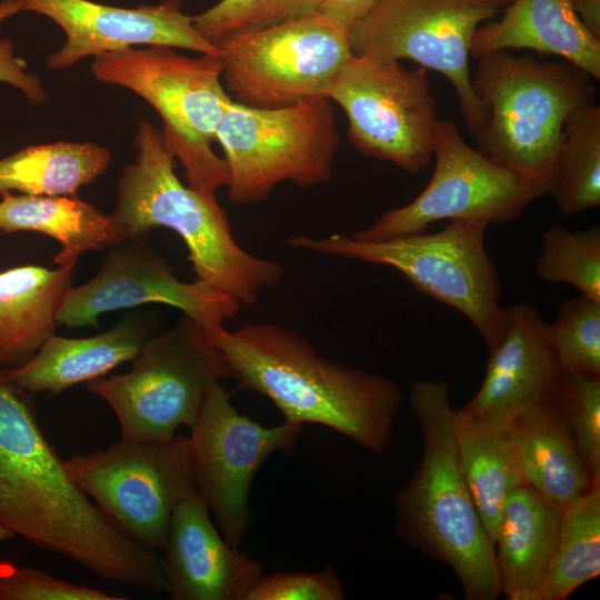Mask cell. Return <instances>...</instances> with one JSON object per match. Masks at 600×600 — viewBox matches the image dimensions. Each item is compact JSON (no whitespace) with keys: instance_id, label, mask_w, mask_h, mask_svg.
<instances>
[{"instance_id":"cell-1","label":"cell","mask_w":600,"mask_h":600,"mask_svg":"<svg viewBox=\"0 0 600 600\" xmlns=\"http://www.w3.org/2000/svg\"><path fill=\"white\" fill-rule=\"evenodd\" d=\"M0 523L101 578L167 592L157 551L127 537L78 488L47 440L30 394L1 369Z\"/></svg>"},{"instance_id":"cell-2","label":"cell","mask_w":600,"mask_h":600,"mask_svg":"<svg viewBox=\"0 0 600 600\" xmlns=\"http://www.w3.org/2000/svg\"><path fill=\"white\" fill-rule=\"evenodd\" d=\"M211 336L229 379L269 399L286 420L330 428L376 454L389 446L406 398L394 381L321 357L306 337L276 323Z\"/></svg>"},{"instance_id":"cell-3","label":"cell","mask_w":600,"mask_h":600,"mask_svg":"<svg viewBox=\"0 0 600 600\" xmlns=\"http://www.w3.org/2000/svg\"><path fill=\"white\" fill-rule=\"evenodd\" d=\"M134 146L136 160L120 176L110 216L117 242L160 227L173 230L188 249L196 280L241 306L256 303L264 289L282 280L284 271L279 262L254 256L236 241L216 197L179 180L162 130L141 119Z\"/></svg>"},{"instance_id":"cell-4","label":"cell","mask_w":600,"mask_h":600,"mask_svg":"<svg viewBox=\"0 0 600 600\" xmlns=\"http://www.w3.org/2000/svg\"><path fill=\"white\" fill-rule=\"evenodd\" d=\"M409 403L423 432V450L413 477L393 497L396 534L446 563L467 600H496L501 587L494 546L459 466L449 386L443 380H416Z\"/></svg>"},{"instance_id":"cell-5","label":"cell","mask_w":600,"mask_h":600,"mask_svg":"<svg viewBox=\"0 0 600 600\" xmlns=\"http://www.w3.org/2000/svg\"><path fill=\"white\" fill-rule=\"evenodd\" d=\"M472 87L483 108L477 149L547 186L564 127L594 103L592 78L568 61L496 51L478 57Z\"/></svg>"},{"instance_id":"cell-6","label":"cell","mask_w":600,"mask_h":600,"mask_svg":"<svg viewBox=\"0 0 600 600\" xmlns=\"http://www.w3.org/2000/svg\"><path fill=\"white\" fill-rule=\"evenodd\" d=\"M172 47L128 48L94 57L91 72L107 84L127 88L159 113L163 140L186 171L188 186L216 197L228 183L223 158L212 146L232 101L222 86L220 57H187Z\"/></svg>"},{"instance_id":"cell-7","label":"cell","mask_w":600,"mask_h":600,"mask_svg":"<svg viewBox=\"0 0 600 600\" xmlns=\"http://www.w3.org/2000/svg\"><path fill=\"white\" fill-rule=\"evenodd\" d=\"M488 223L453 220L440 231L414 233L378 241L350 234L297 236L296 249L396 269L420 292L458 310L477 329L488 348L503 331L501 283L484 247Z\"/></svg>"},{"instance_id":"cell-8","label":"cell","mask_w":600,"mask_h":600,"mask_svg":"<svg viewBox=\"0 0 600 600\" xmlns=\"http://www.w3.org/2000/svg\"><path fill=\"white\" fill-rule=\"evenodd\" d=\"M131 362L126 373L87 382L113 410L126 439H169L190 428L212 388L229 379L211 333L186 314L148 338Z\"/></svg>"},{"instance_id":"cell-9","label":"cell","mask_w":600,"mask_h":600,"mask_svg":"<svg viewBox=\"0 0 600 600\" xmlns=\"http://www.w3.org/2000/svg\"><path fill=\"white\" fill-rule=\"evenodd\" d=\"M233 204L258 203L286 181L311 187L329 181L340 137L330 99L280 108L232 100L217 130Z\"/></svg>"},{"instance_id":"cell-10","label":"cell","mask_w":600,"mask_h":600,"mask_svg":"<svg viewBox=\"0 0 600 600\" xmlns=\"http://www.w3.org/2000/svg\"><path fill=\"white\" fill-rule=\"evenodd\" d=\"M214 44L234 101L256 108L329 99L337 73L352 56L349 28L318 12L233 33Z\"/></svg>"},{"instance_id":"cell-11","label":"cell","mask_w":600,"mask_h":600,"mask_svg":"<svg viewBox=\"0 0 600 600\" xmlns=\"http://www.w3.org/2000/svg\"><path fill=\"white\" fill-rule=\"evenodd\" d=\"M66 469L91 501L127 537L161 552L172 512L197 493L188 438H121L106 449L76 452Z\"/></svg>"},{"instance_id":"cell-12","label":"cell","mask_w":600,"mask_h":600,"mask_svg":"<svg viewBox=\"0 0 600 600\" xmlns=\"http://www.w3.org/2000/svg\"><path fill=\"white\" fill-rule=\"evenodd\" d=\"M432 156L431 179L416 199L383 212L350 236L362 241L386 240L424 232L440 220L509 223L548 193L541 181L471 147L449 120L437 121Z\"/></svg>"},{"instance_id":"cell-13","label":"cell","mask_w":600,"mask_h":600,"mask_svg":"<svg viewBox=\"0 0 600 600\" xmlns=\"http://www.w3.org/2000/svg\"><path fill=\"white\" fill-rule=\"evenodd\" d=\"M501 10L483 0H380L349 29L352 54L411 60L446 77L460 114L476 138L482 104L472 87L469 60L473 36Z\"/></svg>"},{"instance_id":"cell-14","label":"cell","mask_w":600,"mask_h":600,"mask_svg":"<svg viewBox=\"0 0 600 600\" xmlns=\"http://www.w3.org/2000/svg\"><path fill=\"white\" fill-rule=\"evenodd\" d=\"M329 99L349 122V138L364 156L417 173L430 161L437 126L427 69L352 54L337 73Z\"/></svg>"},{"instance_id":"cell-15","label":"cell","mask_w":600,"mask_h":600,"mask_svg":"<svg viewBox=\"0 0 600 600\" xmlns=\"http://www.w3.org/2000/svg\"><path fill=\"white\" fill-rule=\"evenodd\" d=\"M302 423L263 427L241 414L222 383L212 388L189 428L188 448L198 493L224 540L239 548L252 520L249 492L260 467L274 453H290Z\"/></svg>"},{"instance_id":"cell-16","label":"cell","mask_w":600,"mask_h":600,"mask_svg":"<svg viewBox=\"0 0 600 600\" xmlns=\"http://www.w3.org/2000/svg\"><path fill=\"white\" fill-rule=\"evenodd\" d=\"M144 303L174 307L210 333L237 317L241 304L206 283L179 280L173 267L147 242V234L117 242L94 277L71 287L58 316L68 328L98 326L102 313Z\"/></svg>"},{"instance_id":"cell-17","label":"cell","mask_w":600,"mask_h":600,"mask_svg":"<svg viewBox=\"0 0 600 600\" xmlns=\"http://www.w3.org/2000/svg\"><path fill=\"white\" fill-rule=\"evenodd\" d=\"M23 11L54 21L66 42L47 59L50 69L69 68L87 57L121 51L137 44L164 46L220 57L218 47L196 30L181 0L120 8L90 0H23Z\"/></svg>"},{"instance_id":"cell-18","label":"cell","mask_w":600,"mask_h":600,"mask_svg":"<svg viewBox=\"0 0 600 600\" xmlns=\"http://www.w3.org/2000/svg\"><path fill=\"white\" fill-rule=\"evenodd\" d=\"M161 567L172 600H246L263 574L261 561L230 546L197 492L174 508Z\"/></svg>"},{"instance_id":"cell-19","label":"cell","mask_w":600,"mask_h":600,"mask_svg":"<svg viewBox=\"0 0 600 600\" xmlns=\"http://www.w3.org/2000/svg\"><path fill=\"white\" fill-rule=\"evenodd\" d=\"M503 310L502 336L489 349L483 382L476 396L458 409L466 416L514 417L552 391L561 373L540 311L528 302Z\"/></svg>"},{"instance_id":"cell-20","label":"cell","mask_w":600,"mask_h":600,"mask_svg":"<svg viewBox=\"0 0 600 600\" xmlns=\"http://www.w3.org/2000/svg\"><path fill=\"white\" fill-rule=\"evenodd\" d=\"M497 17L477 29L471 58L527 49L558 56L600 79V40L581 23L571 0H512Z\"/></svg>"},{"instance_id":"cell-21","label":"cell","mask_w":600,"mask_h":600,"mask_svg":"<svg viewBox=\"0 0 600 600\" xmlns=\"http://www.w3.org/2000/svg\"><path fill=\"white\" fill-rule=\"evenodd\" d=\"M513 430L527 484L560 513L594 486L554 389L523 407Z\"/></svg>"},{"instance_id":"cell-22","label":"cell","mask_w":600,"mask_h":600,"mask_svg":"<svg viewBox=\"0 0 600 600\" xmlns=\"http://www.w3.org/2000/svg\"><path fill=\"white\" fill-rule=\"evenodd\" d=\"M147 339L146 330L129 319L92 337L66 338L54 333L26 363L1 370L29 394H58L132 361Z\"/></svg>"},{"instance_id":"cell-23","label":"cell","mask_w":600,"mask_h":600,"mask_svg":"<svg viewBox=\"0 0 600 600\" xmlns=\"http://www.w3.org/2000/svg\"><path fill=\"white\" fill-rule=\"evenodd\" d=\"M454 436L460 469L494 546L509 494L528 486L518 454L513 417H469L456 409Z\"/></svg>"},{"instance_id":"cell-24","label":"cell","mask_w":600,"mask_h":600,"mask_svg":"<svg viewBox=\"0 0 600 600\" xmlns=\"http://www.w3.org/2000/svg\"><path fill=\"white\" fill-rule=\"evenodd\" d=\"M559 521L560 512L530 486L509 494L494 542L501 593L509 600H539Z\"/></svg>"},{"instance_id":"cell-25","label":"cell","mask_w":600,"mask_h":600,"mask_svg":"<svg viewBox=\"0 0 600 600\" xmlns=\"http://www.w3.org/2000/svg\"><path fill=\"white\" fill-rule=\"evenodd\" d=\"M73 270L24 264L0 272V369L30 360L56 333Z\"/></svg>"},{"instance_id":"cell-26","label":"cell","mask_w":600,"mask_h":600,"mask_svg":"<svg viewBox=\"0 0 600 600\" xmlns=\"http://www.w3.org/2000/svg\"><path fill=\"white\" fill-rule=\"evenodd\" d=\"M0 231H34L49 236L61 247L53 262L73 270L79 257L117 242L111 218L94 206L69 196H14L0 193Z\"/></svg>"},{"instance_id":"cell-27","label":"cell","mask_w":600,"mask_h":600,"mask_svg":"<svg viewBox=\"0 0 600 600\" xmlns=\"http://www.w3.org/2000/svg\"><path fill=\"white\" fill-rule=\"evenodd\" d=\"M111 161L93 142H54L26 147L0 160V193L69 196L101 176Z\"/></svg>"},{"instance_id":"cell-28","label":"cell","mask_w":600,"mask_h":600,"mask_svg":"<svg viewBox=\"0 0 600 600\" xmlns=\"http://www.w3.org/2000/svg\"><path fill=\"white\" fill-rule=\"evenodd\" d=\"M600 574V486L560 513L556 547L539 600H564Z\"/></svg>"},{"instance_id":"cell-29","label":"cell","mask_w":600,"mask_h":600,"mask_svg":"<svg viewBox=\"0 0 600 600\" xmlns=\"http://www.w3.org/2000/svg\"><path fill=\"white\" fill-rule=\"evenodd\" d=\"M548 193L563 216L600 206V107L596 102L568 120Z\"/></svg>"},{"instance_id":"cell-30","label":"cell","mask_w":600,"mask_h":600,"mask_svg":"<svg viewBox=\"0 0 600 600\" xmlns=\"http://www.w3.org/2000/svg\"><path fill=\"white\" fill-rule=\"evenodd\" d=\"M536 272L546 282L571 284L580 294L600 301L599 224L573 231L561 224L548 228Z\"/></svg>"},{"instance_id":"cell-31","label":"cell","mask_w":600,"mask_h":600,"mask_svg":"<svg viewBox=\"0 0 600 600\" xmlns=\"http://www.w3.org/2000/svg\"><path fill=\"white\" fill-rule=\"evenodd\" d=\"M548 336L561 372L600 378V301H562Z\"/></svg>"},{"instance_id":"cell-32","label":"cell","mask_w":600,"mask_h":600,"mask_svg":"<svg viewBox=\"0 0 600 600\" xmlns=\"http://www.w3.org/2000/svg\"><path fill=\"white\" fill-rule=\"evenodd\" d=\"M314 0H220L192 16L198 33L211 43L233 33L262 29L312 11Z\"/></svg>"},{"instance_id":"cell-33","label":"cell","mask_w":600,"mask_h":600,"mask_svg":"<svg viewBox=\"0 0 600 600\" xmlns=\"http://www.w3.org/2000/svg\"><path fill=\"white\" fill-rule=\"evenodd\" d=\"M554 394L594 486H600V378L561 372Z\"/></svg>"},{"instance_id":"cell-34","label":"cell","mask_w":600,"mask_h":600,"mask_svg":"<svg viewBox=\"0 0 600 600\" xmlns=\"http://www.w3.org/2000/svg\"><path fill=\"white\" fill-rule=\"evenodd\" d=\"M103 590L58 579L31 567L0 563V600H122Z\"/></svg>"},{"instance_id":"cell-35","label":"cell","mask_w":600,"mask_h":600,"mask_svg":"<svg viewBox=\"0 0 600 600\" xmlns=\"http://www.w3.org/2000/svg\"><path fill=\"white\" fill-rule=\"evenodd\" d=\"M344 591L338 571L327 566L320 571L262 574L246 600H341Z\"/></svg>"},{"instance_id":"cell-36","label":"cell","mask_w":600,"mask_h":600,"mask_svg":"<svg viewBox=\"0 0 600 600\" xmlns=\"http://www.w3.org/2000/svg\"><path fill=\"white\" fill-rule=\"evenodd\" d=\"M0 82L18 88L33 104L47 101L48 93L36 74L27 72V63L14 53L13 43L0 39Z\"/></svg>"},{"instance_id":"cell-37","label":"cell","mask_w":600,"mask_h":600,"mask_svg":"<svg viewBox=\"0 0 600 600\" xmlns=\"http://www.w3.org/2000/svg\"><path fill=\"white\" fill-rule=\"evenodd\" d=\"M380 0H314L318 12L350 27L364 17Z\"/></svg>"},{"instance_id":"cell-38","label":"cell","mask_w":600,"mask_h":600,"mask_svg":"<svg viewBox=\"0 0 600 600\" xmlns=\"http://www.w3.org/2000/svg\"><path fill=\"white\" fill-rule=\"evenodd\" d=\"M571 2L584 28L600 40V0H571Z\"/></svg>"},{"instance_id":"cell-39","label":"cell","mask_w":600,"mask_h":600,"mask_svg":"<svg viewBox=\"0 0 600 600\" xmlns=\"http://www.w3.org/2000/svg\"><path fill=\"white\" fill-rule=\"evenodd\" d=\"M23 11V0H1L0 22Z\"/></svg>"},{"instance_id":"cell-40","label":"cell","mask_w":600,"mask_h":600,"mask_svg":"<svg viewBox=\"0 0 600 600\" xmlns=\"http://www.w3.org/2000/svg\"><path fill=\"white\" fill-rule=\"evenodd\" d=\"M14 533L0 523V542L14 538Z\"/></svg>"},{"instance_id":"cell-41","label":"cell","mask_w":600,"mask_h":600,"mask_svg":"<svg viewBox=\"0 0 600 600\" xmlns=\"http://www.w3.org/2000/svg\"><path fill=\"white\" fill-rule=\"evenodd\" d=\"M494 7H497L499 10H503L512 0H483Z\"/></svg>"}]
</instances>
